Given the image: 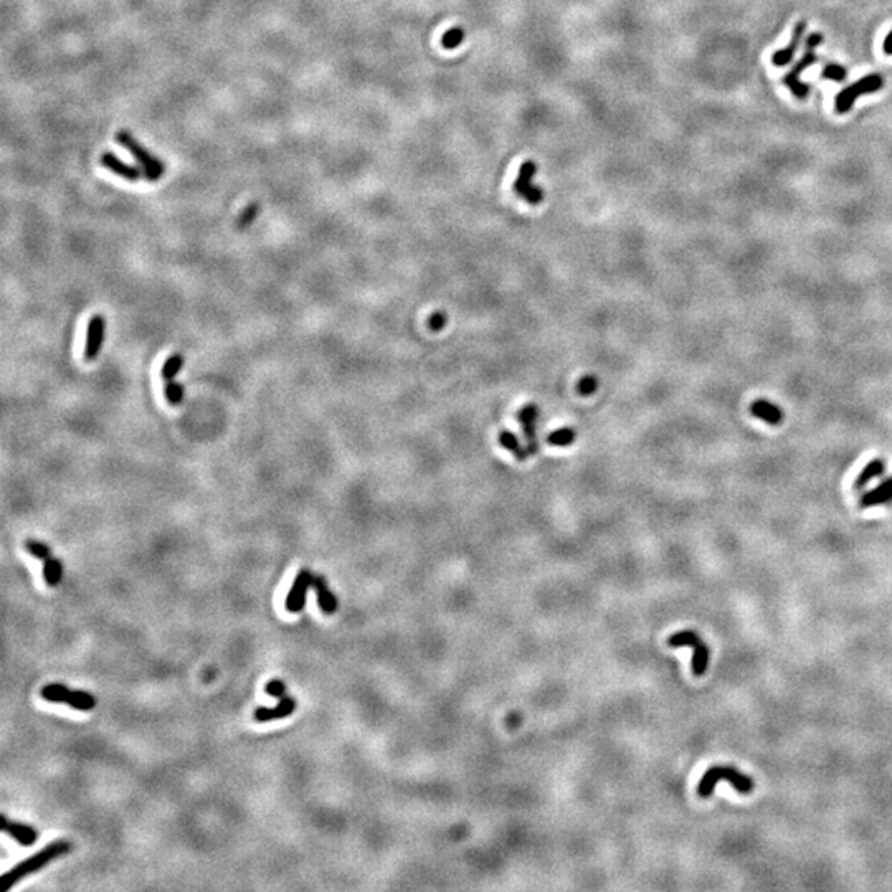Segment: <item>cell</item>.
<instances>
[{"label": "cell", "mask_w": 892, "mask_h": 892, "mask_svg": "<svg viewBox=\"0 0 892 892\" xmlns=\"http://www.w3.org/2000/svg\"><path fill=\"white\" fill-rule=\"evenodd\" d=\"M71 851V842L66 840H58L55 842H50V845L45 846L43 849H40L38 853H35L30 858H27L25 861H22L17 864L15 868H12L10 871L3 874L0 879H2V884H0V889L3 892L12 889L17 882H20L24 877L30 876V874L40 871V869L47 866L48 863L55 861V859L61 858V856L68 854Z\"/></svg>", "instance_id": "6da1fadb"}, {"label": "cell", "mask_w": 892, "mask_h": 892, "mask_svg": "<svg viewBox=\"0 0 892 892\" xmlns=\"http://www.w3.org/2000/svg\"><path fill=\"white\" fill-rule=\"evenodd\" d=\"M822 43H823L822 34L815 31V34L808 35L803 55H801L800 60L793 65V68L788 71L785 78H783V83L787 84L788 89H790V91L798 99H805L810 94V84L805 83V81H801L800 75L803 73L806 68H810V66L817 63L818 58H817V53H815V50H817Z\"/></svg>", "instance_id": "7a4b0ae2"}, {"label": "cell", "mask_w": 892, "mask_h": 892, "mask_svg": "<svg viewBox=\"0 0 892 892\" xmlns=\"http://www.w3.org/2000/svg\"><path fill=\"white\" fill-rule=\"evenodd\" d=\"M114 139L119 146L128 149L129 154L137 161L144 177H146V180H149V182H156V180H159L162 175H164L165 172L164 162L152 156L151 152H149L147 149L133 136V134L128 133V131H119V133H116Z\"/></svg>", "instance_id": "3957f363"}, {"label": "cell", "mask_w": 892, "mask_h": 892, "mask_svg": "<svg viewBox=\"0 0 892 892\" xmlns=\"http://www.w3.org/2000/svg\"><path fill=\"white\" fill-rule=\"evenodd\" d=\"M719 780H725L729 783H732V787L736 788L737 791L741 793H752L754 791L755 783L752 780L750 777L747 775H742L741 772H737L736 768L732 767H711L707 772L704 773V777L701 778L699 785H697V793L702 798H707L711 796L715 790V785H718Z\"/></svg>", "instance_id": "277c9868"}, {"label": "cell", "mask_w": 892, "mask_h": 892, "mask_svg": "<svg viewBox=\"0 0 892 892\" xmlns=\"http://www.w3.org/2000/svg\"><path fill=\"white\" fill-rule=\"evenodd\" d=\"M40 696L48 702H63L76 711H93L96 706V697L87 691H73L63 684H47L40 691Z\"/></svg>", "instance_id": "5b68a950"}, {"label": "cell", "mask_w": 892, "mask_h": 892, "mask_svg": "<svg viewBox=\"0 0 892 892\" xmlns=\"http://www.w3.org/2000/svg\"><path fill=\"white\" fill-rule=\"evenodd\" d=\"M881 88H882V76L881 75L872 73V75L864 76V78H861L859 81H856V83L851 84V87L845 88L842 91L838 93L836 101H835L836 112H840V114H845V112H848L851 107H853L854 101L859 96H863V94H869V93H876V91H879Z\"/></svg>", "instance_id": "8992f818"}, {"label": "cell", "mask_w": 892, "mask_h": 892, "mask_svg": "<svg viewBox=\"0 0 892 892\" xmlns=\"http://www.w3.org/2000/svg\"><path fill=\"white\" fill-rule=\"evenodd\" d=\"M668 644L669 646L679 648V646H691L694 650V657H692V673L696 676H702L706 673L707 664H709V650L702 639L697 637L694 632H681V633H676L673 637L668 638Z\"/></svg>", "instance_id": "52a82bcc"}, {"label": "cell", "mask_w": 892, "mask_h": 892, "mask_svg": "<svg viewBox=\"0 0 892 892\" xmlns=\"http://www.w3.org/2000/svg\"><path fill=\"white\" fill-rule=\"evenodd\" d=\"M535 172H537V165H535L534 161L522 162L519 175H517L514 186H512L517 195L524 198L526 202H529L530 205H539L544 200V191L533 184Z\"/></svg>", "instance_id": "ba28073f"}, {"label": "cell", "mask_w": 892, "mask_h": 892, "mask_svg": "<svg viewBox=\"0 0 892 892\" xmlns=\"http://www.w3.org/2000/svg\"><path fill=\"white\" fill-rule=\"evenodd\" d=\"M313 574L308 569L299 570V574L296 575L295 582L291 585V590L288 592L286 597V610L290 614H299L303 611V608L306 605V597H308V590L313 587Z\"/></svg>", "instance_id": "9c48e42d"}, {"label": "cell", "mask_w": 892, "mask_h": 892, "mask_svg": "<svg viewBox=\"0 0 892 892\" xmlns=\"http://www.w3.org/2000/svg\"><path fill=\"white\" fill-rule=\"evenodd\" d=\"M105 329H106V319L103 318L101 314H94V316L89 318L88 329H87V341H84V350H83V359L87 360V362H93V360L98 359L103 341H105Z\"/></svg>", "instance_id": "30bf717a"}, {"label": "cell", "mask_w": 892, "mask_h": 892, "mask_svg": "<svg viewBox=\"0 0 892 892\" xmlns=\"http://www.w3.org/2000/svg\"><path fill=\"white\" fill-rule=\"evenodd\" d=\"M517 420H519L522 430H524L526 440H527V452L529 454L537 453L539 446H537V433H535V423L539 420V408L535 407L534 403L526 405L524 408H521V412L517 413Z\"/></svg>", "instance_id": "8fae6325"}, {"label": "cell", "mask_w": 892, "mask_h": 892, "mask_svg": "<svg viewBox=\"0 0 892 892\" xmlns=\"http://www.w3.org/2000/svg\"><path fill=\"white\" fill-rule=\"evenodd\" d=\"M99 162H101L103 168L111 170L112 174L119 175V177L129 180V182H137V180L144 175L141 169L136 168V165L126 164L124 161H121L119 157L112 154V152H103L101 157H99Z\"/></svg>", "instance_id": "7c38bea8"}, {"label": "cell", "mask_w": 892, "mask_h": 892, "mask_svg": "<svg viewBox=\"0 0 892 892\" xmlns=\"http://www.w3.org/2000/svg\"><path fill=\"white\" fill-rule=\"evenodd\" d=\"M295 711H296V701L291 699V697H283V699L278 701V704L274 707H263V706L256 707L253 713V719L260 724L272 722V720L288 718V715H291Z\"/></svg>", "instance_id": "4fadbf2b"}, {"label": "cell", "mask_w": 892, "mask_h": 892, "mask_svg": "<svg viewBox=\"0 0 892 892\" xmlns=\"http://www.w3.org/2000/svg\"><path fill=\"white\" fill-rule=\"evenodd\" d=\"M805 31H806V20H800L798 24L793 27L790 43H788L783 50H778V52L773 53L772 63L775 66H787L788 63L793 60V57H795V52L796 48H798L801 37H803Z\"/></svg>", "instance_id": "5bb4252c"}, {"label": "cell", "mask_w": 892, "mask_h": 892, "mask_svg": "<svg viewBox=\"0 0 892 892\" xmlns=\"http://www.w3.org/2000/svg\"><path fill=\"white\" fill-rule=\"evenodd\" d=\"M2 830L10 835L13 840H15L19 845L22 846H31L35 845V841L38 840V833L34 830V828L29 826L25 823H19V822H10L6 815L2 817Z\"/></svg>", "instance_id": "9a60e30c"}, {"label": "cell", "mask_w": 892, "mask_h": 892, "mask_svg": "<svg viewBox=\"0 0 892 892\" xmlns=\"http://www.w3.org/2000/svg\"><path fill=\"white\" fill-rule=\"evenodd\" d=\"M750 413L755 418H759V420L768 423V425H778V423L783 422V415H785L783 410L778 407V405H775L764 399L755 400V402L750 405Z\"/></svg>", "instance_id": "2e32d148"}, {"label": "cell", "mask_w": 892, "mask_h": 892, "mask_svg": "<svg viewBox=\"0 0 892 892\" xmlns=\"http://www.w3.org/2000/svg\"><path fill=\"white\" fill-rule=\"evenodd\" d=\"M892 501V476L882 481L879 486L861 496V507H874Z\"/></svg>", "instance_id": "e0dca14e"}, {"label": "cell", "mask_w": 892, "mask_h": 892, "mask_svg": "<svg viewBox=\"0 0 892 892\" xmlns=\"http://www.w3.org/2000/svg\"><path fill=\"white\" fill-rule=\"evenodd\" d=\"M313 588L318 595V605L326 615H332L337 610V598L336 595L327 588L326 580L321 575L313 577Z\"/></svg>", "instance_id": "ac0fdd59"}, {"label": "cell", "mask_w": 892, "mask_h": 892, "mask_svg": "<svg viewBox=\"0 0 892 892\" xmlns=\"http://www.w3.org/2000/svg\"><path fill=\"white\" fill-rule=\"evenodd\" d=\"M886 468L887 466H886L884 459H881V458L872 459V461H869L868 465L863 468V471L859 473V476L856 477L854 486L858 489H863L864 486H868L869 483H872L874 480H877V477H881L882 475H884Z\"/></svg>", "instance_id": "d6986e66"}, {"label": "cell", "mask_w": 892, "mask_h": 892, "mask_svg": "<svg viewBox=\"0 0 892 892\" xmlns=\"http://www.w3.org/2000/svg\"><path fill=\"white\" fill-rule=\"evenodd\" d=\"M499 445H501L503 448H506L507 452L514 454V458L519 459V461H524L526 458L530 456L529 452H527V448H522L519 440H517V436L509 430H503L501 433H499Z\"/></svg>", "instance_id": "ffe728a7"}, {"label": "cell", "mask_w": 892, "mask_h": 892, "mask_svg": "<svg viewBox=\"0 0 892 892\" xmlns=\"http://www.w3.org/2000/svg\"><path fill=\"white\" fill-rule=\"evenodd\" d=\"M43 579L47 585L50 587H57L58 583L61 582L63 579V565L60 562V558L52 557L50 556L48 558L43 560Z\"/></svg>", "instance_id": "44dd1931"}, {"label": "cell", "mask_w": 892, "mask_h": 892, "mask_svg": "<svg viewBox=\"0 0 892 892\" xmlns=\"http://www.w3.org/2000/svg\"><path fill=\"white\" fill-rule=\"evenodd\" d=\"M184 364H186V360H184L182 354H172L170 357H168V360H165L164 366H162V371H161L162 380H164V382L174 380V378L177 377V373L182 371Z\"/></svg>", "instance_id": "7402d4cb"}, {"label": "cell", "mask_w": 892, "mask_h": 892, "mask_svg": "<svg viewBox=\"0 0 892 892\" xmlns=\"http://www.w3.org/2000/svg\"><path fill=\"white\" fill-rule=\"evenodd\" d=\"M164 396H165V400H168L169 405H172V407H179V405L184 402V396H186V390H184L182 384H177L175 380L165 382Z\"/></svg>", "instance_id": "603a6c76"}, {"label": "cell", "mask_w": 892, "mask_h": 892, "mask_svg": "<svg viewBox=\"0 0 892 892\" xmlns=\"http://www.w3.org/2000/svg\"><path fill=\"white\" fill-rule=\"evenodd\" d=\"M575 436H577V433H575L574 428H567L565 426V428H560V430L553 431V433L549 435L547 441H549V445H552V446H569V445L574 443Z\"/></svg>", "instance_id": "cb8c5ba5"}, {"label": "cell", "mask_w": 892, "mask_h": 892, "mask_svg": "<svg viewBox=\"0 0 892 892\" xmlns=\"http://www.w3.org/2000/svg\"><path fill=\"white\" fill-rule=\"evenodd\" d=\"M463 42H465V30L459 29V27L446 30L443 38H441V45H443L445 50L458 48Z\"/></svg>", "instance_id": "d4e9b609"}, {"label": "cell", "mask_w": 892, "mask_h": 892, "mask_svg": "<svg viewBox=\"0 0 892 892\" xmlns=\"http://www.w3.org/2000/svg\"><path fill=\"white\" fill-rule=\"evenodd\" d=\"M258 214H260V204H256V202H253V204L248 205L246 209L243 210L240 215H238V218H237V222H235V227L238 230L248 228L251 223L255 222L256 217H258Z\"/></svg>", "instance_id": "484cf974"}, {"label": "cell", "mask_w": 892, "mask_h": 892, "mask_svg": "<svg viewBox=\"0 0 892 892\" xmlns=\"http://www.w3.org/2000/svg\"><path fill=\"white\" fill-rule=\"evenodd\" d=\"M24 547H25V551L30 553V556H34L35 558H38V560H45V558L50 557V547H48L47 544L40 542V540H34V539L25 540Z\"/></svg>", "instance_id": "4316f807"}, {"label": "cell", "mask_w": 892, "mask_h": 892, "mask_svg": "<svg viewBox=\"0 0 892 892\" xmlns=\"http://www.w3.org/2000/svg\"><path fill=\"white\" fill-rule=\"evenodd\" d=\"M822 76L824 80H831V81H836V83H841V81H845L846 76H848V71H846L845 66L836 65V63H830V65H826L823 68Z\"/></svg>", "instance_id": "83f0119b"}, {"label": "cell", "mask_w": 892, "mask_h": 892, "mask_svg": "<svg viewBox=\"0 0 892 892\" xmlns=\"http://www.w3.org/2000/svg\"><path fill=\"white\" fill-rule=\"evenodd\" d=\"M597 389H598V378L595 377V376L582 377V378H580L579 385H577V390H579V394L583 395V396L593 395L595 392H597Z\"/></svg>", "instance_id": "f1b7e54d"}, {"label": "cell", "mask_w": 892, "mask_h": 892, "mask_svg": "<svg viewBox=\"0 0 892 892\" xmlns=\"http://www.w3.org/2000/svg\"><path fill=\"white\" fill-rule=\"evenodd\" d=\"M265 689H267L268 696L276 697V699H283V697H285V694H286V686H285V683L281 681V679H272V681L267 684V687H265Z\"/></svg>", "instance_id": "f546056e"}, {"label": "cell", "mask_w": 892, "mask_h": 892, "mask_svg": "<svg viewBox=\"0 0 892 892\" xmlns=\"http://www.w3.org/2000/svg\"><path fill=\"white\" fill-rule=\"evenodd\" d=\"M428 324H430L431 331H441V329H443L445 324H446V314L441 313V311H436V313L431 314V318H430V321H428Z\"/></svg>", "instance_id": "4dcf8cb0"}, {"label": "cell", "mask_w": 892, "mask_h": 892, "mask_svg": "<svg viewBox=\"0 0 892 892\" xmlns=\"http://www.w3.org/2000/svg\"><path fill=\"white\" fill-rule=\"evenodd\" d=\"M882 48H884V52L887 53V55H892V30L889 31V35L886 37L884 47H882Z\"/></svg>", "instance_id": "1f68e13d"}]
</instances>
